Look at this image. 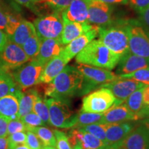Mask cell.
Wrapping results in <instances>:
<instances>
[{
	"mask_svg": "<svg viewBox=\"0 0 149 149\" xmlns=\"http://www.w3.org/2000/svg\"><path fill=\"white\" fill-rule=\"evenodd\" d=\"M45 84V96L68 102L74 96L83 95L84 79L76 67L67 66L52 82Z\"/></svg>",
	"mask_w": 149,
	"mask_h": 149,
	"instance_id": "6da1fadb",
	"label": "cell"
},
{
	"mask_svg": "<svg viewBox=\"0 0 149 149\" xmlns=\"http://www.w3.org/2000/svg\"><path fill=\"white\" fill-rule=\"evenodd\" d=\"M120 56L109 49L99 40H93L76 56V63L113 70L118 64Z\"/></svg>",
	"mask_w": 149,
	"mask_h": 149,
	"instance_id": "7a4b0ae2",
	"label": "cell"
},
{
	"mask_svg": "<svg viewBox=\"0 0 149 149\" xmlns=\"http://www.w3.org/2000/svg\"><path fill=\"white\" fill-rule=\"evenodd\" d=\"M126 31L128 51L135 55L149 59V29L138 19L119 21Z\"/></svg>",
	"mask_w": 149,
	"mask_h": 149,
	"instance_id": "3957f363",
	"label": "cell"
},
{
	"mask_svg": "<svg viewBox=\"0 0 149 149\" xmlns=\"http://www.w3.org/2000/svg\"><path fill=\"white\" fill-rule=\"evenodd\" d=\"M49 111L50 124L59 128H74L78 115L71 111L68 102L55 98L46 99Z\"/></svg>",
	"mask_w": 149,
	"mask_h": 149,
	"instance_id": "277c9868",
	"label": "cell"
},
{
	"mask_svg": "<svg viewBox=\"0 0 149 149\" xmlns=\"http://www.w3.org/2000/svg\"><path fill=\"white\" fill-rule=\"evenodd\" d=\"M98 37L109 49L120 57L128 51L127 34L119 22L116 26L111 24L106 27H98Z\"/></svg>",
	"mask_w": 149,
	"mask_h": 149,
	"instance_id": "5b68a950",
	"label": "cell"
},
{
	"mask_svg": "<svg viewBox=\"0 0 149 149\" xmlns=\"http://www.w3.org/2000/svg\"><path fill=\"white\" fill-rule=\"evenodd\" d=\"M84 79L83 95L88 94L97 87L112 82L119 78L118 75L110 70L89 65L78 64L76 66Z\"/></svg>",
	"mask_w": 149,
	"mask_h": 149,
	"instance_id": "8992f818",
	"label": "cell"
},
{
	"mask_svg": "<svg viewBox=\"0 0 149 149\" xmlns=\"http://www.w3.org/2000/svg\"><path fill=\"white\" fill-rule=\"evenodd\" d=\"M35 32L40 40L45 39H60L64 21L61 12H53L47 15L40 16L33 22Z\"/></svg>",
	"mask_w": 149,
	"mask_h": 149,
	"instance_id": "52a82bcc",
	"label": "cell"
},
{
	"mask_svg": "<svg viewBox=\"0 0 149 149\" xmlns=\"http://www.w3.org/2000/svg\"><path fill=\"white\" fill-rule=\"evenodd\" d=\"M44 67L36 59H33L14 70L11 75L17 88L25 91L40 84V77Z\"/></svg>",
	"mask_w": 149,
	"mask_h": 149,
	"instance_id": "ba28073f",
	"label": "cell"
},
{
	"mask_svg": "<svg viewBox=\"0 0 149 149\" xmlns=\"http://www.w3.org/2000/svg\"><path fill=\"white\" fill-rule=\"evenodd\" d=\"M115 102L116 99L109 89L100 88L83 98L80 112L103 113Z\"/></svg>",
	"mask_w": 149,
	"mask_h": 149,
	"instance_id": "9c48e42d",
	"label": "cell"
},
{
	"mask_svg": "<svg viewBox=\"0 0 149 149\" xmlns=\"http://www.w3.org/2000/svg\"><path fill=\"white\" fill-rule=\"evenodd\" d=\"M29 60L22 46L8 39L4 47L0 51V64L8 72L29 62Z\"/></svg>",
	"mask_w": 149,
	"mask_h": 149,
	"instance_id": "30bf717a",
	"label": "cell"
},
{
	"mask_svg": "<svg viewBox=\"0 0 149 149\" xmlns=\"http://www.w3.org/2000/svg\"><path fill=\"white\" fill-rule=\"evenodd\" d=\"M113 6L97 0H90L87 22L97 27H106L113 23Z\"/></svg>",
	"mask_w": 149,
	"mask_h": 149,
	"instance_id": "8fae6325",
	"label": "cell"
},
{
	"mask_svg": "<svg viewBox=\"0 0 149 149\" xmlns=\"http://www.w3.org/2000/svg\"><path fill=\"white\" fill-rule=\"evenodd\" d=\"M144 84L133 79H118L112 82L102 85L100 88L109 89L116 99V104H120L124 102L132 93L137 89L145 86Z\"/></svg>",
	"mask_w": 149,
	"mask_h": 149,
	"instance_id": "7c38bea8",
	"label": "cell"
},
{
	"mask_svg": "<svg viewBox=\"0 0 149 149\" xmlns=\"http://www.w3.org/2000/svg\"><path fill=\"white\" fill-rule=\"evenodd\" d=\"M102 124L106 132L108 146L113 149L118 148L134 128L133 124L126 122Z\"/></svg>",
	"mask_w": 149,
	"mask_h": 149,
	"instance_id": "4fadbf2b",
	"label": "cell"
},
{
	"mask_svg": "<svg viewBox=\"0 0 149 149\" xmlns=\"http://www.w3.org/2000/svg\"><path fill=\"white\" fill-rule=\"evenodd\" d=\"M117 149H149V130L143 124L133 128Z\"/></svg>",
	"mask_w": 149,
	"mask_h": 149,
	"instance_id": "5bb4252c",
	"label": "cell"
},
{
	"mask_svg": "<svg viewBox=\"0 0 149 149\" xmlns=\"http://www.w3.org/2000/svg\"><path fill=\"white\" fill-rule=\"evenodd\" d=\"M117 66V75L129 74L137 70L149 68V59L135 55L128 51L121 56Z\"/></svg>",
	"mask_w": 149,
	"mask_h": 149,
	"instance_id": "9a60e30c",
	"label": "cell"
},
{
	"mask_svg": "<svg viewBox=\"0 0 149 149\" xmlns=\"http://www.w3.org/2000/svg\"><path fill=\"white\" fill-rule=\"evenodd\" d=\"M98 36V27L95 26L92 29L84 33L79 37L71 41L69 44L65 46L61 52L64 58L69 62L73 57H76L80 52Z\"/></svg>",
	"mask_w": 149,
	"mask_h": 149,
	"instance_id": "2e32d148",
	"label": "cell"
},
{
	"mask_svg": "<svg viewBox=\"0 0 149 149\" xmlns=\"http://www.w3.org/2000/svg\"><path fill=\"white\" fill-rule=\"evenodd\" d=\"M72 148L79 144L82 149H109L110 148L103 143V141L97 138L92 134L74 128L70 132L68 135Z\"/></svg>",
	"mask_w": 149,
	"mask_h": 149,
	"instance_id": "e0dca14e",
	"label": "cell"
},
{
	"mask_svg": "<svg viewBox=\"0 0 149 149\" xmlns=\"http://www.w3.org/2000/svg\"><path fill=\"white\" fill-rule=\"evenodd\" d=\"M89 1L90 0H73L66 9L61 12L63 20L79 23L87 22Z\"/></svg>",
	"mask_w": 149,
	"mask_h": 149,
	"instance_id": "ac0fdd59",
	"label": "cell"
},
{
	"mask_svg": "<svg viewBox=\"0 0 149 149\" xmlns=\"http://www.w3.org/2000/svg\"><path fill=\"white\" fill-rule=\"evenodd\" d=\"M40 41V51L35 59L44 66L54 57L60 55L65 47L60 39H45Z\"/></svg>",
	"mask_w": 149,
	"mask_h": 149,
	"instance_id": "d6986e66",
	"label": "cell"
},
{
	"mask_svg": "<svg viewBox=\"0 0 149 149\" xmlns=\"http://www.w3.org/2000/svg\"><path fill=\"white\" fill-rule=\"evenodd\" d=\"M136 121L137 117L132 113L124 102L112 107L104 113L102 124H113V123L126 122L128 121Z\"/></svg>",
	"mask_w": 149,
	"mask_h": 149,
	"instance_id": "ffe728a7",
	"label": "cell"
},
{
	"mask_svg": "<svg viewBox=\"0 0 149 149\" xmlns=\"http://www.w3.org/2000/svg\"><path fill=\"white\" fill-rule=\"evenodd\" d=\"M14 95L18 99L19 112L17 118L20 119L33 112L35 102L40 94L38 91L34 88H29L25 91L17 89Z\"/></svg>",
	"mask_w": 149,
	"mask_h": 149,
	"instance_id": "44dd1931",
	"label": "cell"
},
{
	"mask_svg": "<svg viewBox=\"0 0 149 149\" xmlns=\"http://www.w3.org/2000/svg\"><path fill=\"white\" fill-rule=\"evenodd\" d=\"M63 21H64V29L61 33V41L64 46H66L71 41L87 31H90L95 26L87 22L79 23V22H70L66 20H63Z\"/></svg>",
	"mask_w": 149,
	"mask_h": 149,
	"instance_id": "7402d4cb",
	"label": "cell"
},
{
	"mask_svg": "<svg viewBox=\"0 0 149 149\" xmlns=\"http://www.w3.org/2000/svg\"><path fill=\"white\" fill-rule=\"evenodd\" d=\"M68 61L64 58L62 54L54 57L44 67L40 77V83L49 84L62 71Z\"/></svg>",
	"mask_w": 149,
	"mask_h": 149,
	"instance_id": "603a6c76",
	"label": "cell"
},
{
	"mask_svg": "<svg viewBox=\"0 0 149 149\" xmlns=\"http://www.w3.org/2000/svg\"><path fill=\"white\" fill-rule=\"evenodd\" d=\"M19 112V101L14 95L0 98V116L8 119L9 121L17 118Z\"/></svg>",
	"mask_w": 149,
	"mask_h": 149,
	"instance_id": "cb8c5ba5",
	"label": "cell"
},
{
	"mask_svg": "<svg viewBox=\"0 0 149 149\" xmlns=\"http://www.w3.org/2000/svg\"><path fill=\"white\" fill-rule=\"evenodd\" d=\"M34 33H35V29L33 24L22 19L15 32L8 36V39L22 46Z\"/></svg>",
	"mask_w": 149,
	"mask_h": 149,
	"instance_id": "d4e9b609",
	"label": "cell"
},
{
	"mask_svg": "<svg viewBox=\"0 0 149 149\" xmlns=\"http://www.w3.org/2000/svg\"><path fill=\"white\" fill-rule=\"evenodd\" d=\"M145 86L135 91L124 102L126 107L128 108L130 112L133 113L136 117H137V120H138V115L139 113H140L143 107H144V104H143V91H144Z\"/></svg>",
	"mask_w": 149,
	"mask_h": 149,
	"instance_id": "484cf974",
	"label": "cell"
},
{
	"mask_svg": "<svg viewBox=\"0 0 149 149\" xmlns=\"http://www.w3.org/2000/svg\"><path fill=\"white\" fill-rule=\"evenodd\" d=\"M40 44L41 41L35 32L22 46L24 51L29 57L30 60L36 59L40 51Z\"/></svg>",
	"mask_w": 149,
	"mask_h": 149,
	"instance_id": "4316f807",
	"label": "cell"
},
{
	"mask_svg": "<svg viewBox=\"0 0 149 149\" xmlns=\"http://www.w3.org/2000/svg\"><path fill=\"white\" fill-rule=\"evenodd\" d=\"M29 130L34 133L38 137L44 146H51L56 147L55 137L53 132L48 128L44 126H37L30 128Z\"/></svg>",
	"mask_w": 149,
	"mask_h": 149,
	"instance_id": "83f0119b",
	"label": "cell"
},
{
	"mask_svg": "<svg viewBox=\"0 0 149 149\" xmlns=\"http://www.w3.org/2000/svg\"><path fill=\"white\" fill-rule=\"evenodd\" d=\"M13 78L10 73H6L0 76V98L8 95H14L19 89Z\"/></svg>",
	"mask_w": 149,
	"mask_h": 149,
	"instance_id": "f1b7e54d",
	"label": "cell"
},
{
	"mask_svg": "<svg viewBox=\"0 0 149 149\" xmlns=\"http://www.w3.org/2000/svg\"><path fill=\"white\" fill-rule=\"evenodd\" d=\"M103 113H81L78 115L77 122L74 128H78L93 124H102L103 120Z\"/></svg>",
	"mask_w": 149,
	"mask_h": 149,
	"instance_id": "f546056e",
	"label": "cell"
},
{
	"mask_svg": "<svg viewBox=\"0 0 149 149\" xmlns=\"http://www.w3.org/2000/svg\"><path fill=\"white\" fill-rule=\"evenodd\" d=\"M72 1L73 0H37L34 7L38 4L42 5L44 7L53 10V12L61 13L70 4Z\"/></svg>",
	"mask_w": 149,
	"mask_h": 149,
	"instance_id": "4dcf8cb0",
	"label": "cell"
},
{
	"mask_svg": "<svg viewBox=\"0 0 149 149\" xmlns=\"http://www.w3.org/2000/svg\"><path fill=\"white\" fill-rule=\"evenodd\" d=\"M33 112L40 117L41 120L45 124H50L49 111L46 99H43L40 95L38 96L33 107Z\"/></svg>",
	"mask_w": 149,
	"mask_h": 149,
	"instance_id": "1f68e13d",
	"label": "cell"
},
{
	"mask_svg": "<svg viewBox=\"0 0 149 149\" xmlns=\"http://www.w3.org/2000/svg\"><path fill=\"white\" fill-rule=\"evenodd\" d=\"M118 77L120 79L135 80V81L148 86L149 85V68L137 70L129 74H121V75H118Z\"/></svg>",
	"mask_w": 149,
	"mask_h": 149,
	"instance_id": "d6a6232c",
	"label": "cell"
},
{
	"mask_svg": "<svg viewBox=\"0 0 149 149\" xmlns=\"http://www.w3.org/2000/svg\"><path fill=\"white\" fill-rule=\"evenodd\" d=\"M78 128L92 134L93 135H94L97 138L103 141L104 144L108 146L107 137H106V132L102 124H93Z\"/></svg>",
	"mask_w": 149,
	"mask_h": 149,
	"instance_id": "836d02e7",
	"label": "cell"
},
{
	"mask_svg": "<svg viewBox=\"0 0 149 149\" xmlns=\"http://www.w3.org/2000/svg\"><path fill=\"white\" fill-rule=\"evenodd\" d=\"M22 20V17L19 14L9 11L7 12V25L4 32L8 36H10L15 32Z\"/></svg>",
	"mask_w": 149,
	"mask_h": 149,
	"instance_id": "e575fe53",
	"label": "cell"
},
{
	"mask_svg": "<svg viewBox=\"0 0 149 149\" xmlns=\"http://www.w3.org/2000/svg\"><path fill=\"white\" fill-rule=\"evenodd\" d=\"M20 120L25 124L26 130H29L30 128L43 126L45 124L35 112H31L29 114L26 115L25 116L21 117Z\"/></svg>",
	"mask_w": 149,
	"mask_h": 149,
	"instance_id": "d590c367",
	"label": "cell"
},
{
	"mask_svg": "<svg viewBox=\"0 0 149 149\" xmlns=\"http://www.w3.org/2000/svg\"><path fill=\"white\" fill-rule=\"evenodd\" d=\"M56 139V146L57 149H72L70 144L68 135L59 130H53Z\"/></svg>",
	"mask_w": 149,
	"mask_h": 149,
	"instance_id": "8d00e7d4",
	"label": "cell"
},
{
	"mask_svg": "<svg viewBox=\"0 0 149 149\" xmlns=\"http://www.w3.org/2000/svg\"><path fill=\"white\" fill-rule=\"evenodd\" d=\"M26 133L24 132H18L11 134L8 137V149H13L18 145L26 144Z\"/></svg>",
	"mask_w": 149,
	"mask_h": 149,
	"instance_id": "74e56055",
	"label": "cell"
},
{
	"mask_svg": "<svg viewBox=\"0 0 149 149\" xmlns=\"http://www.w3.org/2000/svg\"><path fill=\"white\" fill-rule=\"evenodd\" d=\"M26 144L31 149H42L44 147V144L41 141L38 137L33 132L27 130L26 131Z\"/></svg>",
	"mask_w": 149,
	"mask_h": 149,
	"instance_id": "f35d334b",
	"label": "cell"
},
{
	"mask_svg": "<svg viewBox=\"0 0 149 149\" xmlns=\"http://www.w3.org/2000/svg\"><path fill=\"white\" fill-rule=\"evenodd\" d=\"M26 130L25 124L20 119H15L9 121L8 125V135H10L18 132H24Z\"/></svg>",
	"mask_w": 149,
	"mask_h": 149,
	"instance_id": "ab89813d",
	"label": "cell"
},
{
	"mask_svg": "<svg viewBox=\"0 0 149 149\" xmlns=\"http://www.w3.org/2000/svg\"><path fill=\"white\" fill-rule=\"evenodd\" d=\"M128 3L138 14L144 12L149 7V0H128Z\"/></svg>",
	"mask_w": 149,
	"mask_h": 149,
	"instance_id": "60d3db41",
	"label": "cell"
},
{
	"mask_svg": "<svg viewBox=\"0 0 149 149\" xmlns=\"http://www.w3.org/2000/svg\"><path fill=\"white\" fill-rule=\"evenodd\" d=\"M9 120L0 116V137L8 135V125Z\"/></svg>",
	"mask_w": 149,
	"mask_h": 149,
	"instance_id": "b9f144b4",
	"label": "cell"
},
{
	"mask_svg": "<svg viewBox=\"0 0 149 149\" xmlns=\"http://www.w3.org/2000/svg\"><path fill=\"white\" fill-rule=\"evenodd\" d=\"M138 20L149 29V7L144 12L139 14Z\"/></svg>",
	"mask_w": 149,
	"mask_h": 149,
	"instance_id": "7bdbcfd3",
	"label": "cell"
},
{
	"mask_svg": "<svg viewBox=\"0 0 149 149\" xmlns=\"http://www.w3.org/2000/svg\"><path fill=\"white\" fill-rule=\"evenodd\" d=\"M7 12L0 7V30L4 31L7 25Z\"/></svg>",
	"mask_w": 149,
	"mask_h": 149,
	"instance_id": "ee69618b",
	"label": "cell"
},
{
	"mask_svg": "<svg viewBox=\"0 0 149 149\" xmlns=\"http://www.w3.org/2000/svg\"><path fill=\"white\" fill-rule=\"evenodd\" d=\"M7 42H8V35L2 30H0V51L3 49Z\"/></svg>",
	"mask_w": 149,
	"mask_h": 149,
	"instance_id": "f6af8a7d",
	"label": "cell"
},
{
	"mask_svg": "<svg viewBox=\"0 0 149 149\" xmlns=\"http://www.w3.org/2000/svg\"><path fill=\"white\" fill-rule=\"evenodd\" d=\"M15 1L19 4L26 6L28 8L32 9L34 7V5L37 0H15Z\"/></svg>",
	"mask_w": 149,
	"mask_h": 149,
	"instance_id": "bcb514c9",
	"label": "cell"
},
{
	"mask_svg": "<svg viewBox=\"0 0 149 149\" xmlns=\"http://www.w3.org/2000/svg\"><path fill=\"white\" fill-rule=\"evenodd\" d=\"M143 104L144 107L149 105V85L146 86L143 91Z\"/></svg>",
	"mask_w": 149,
	"mask_h": 149,
	"instance_id": "7dc6e473",
	"label": "cell"
},
{
	"mask_svg": "<svg viewBox=\"0 0 149 149\" xmlns=\"http://www.w3.org/2000/svg\"><path fill=\"white\" fill-rule=\"evenodd\" d=\"M146 118H149V105L143 107L138 115V120H144Z\"/></svg>",
	"mask_w": 149,
	"mask_h": 149,
	"instance_id": "c3c4849f",
	"label": "cell"
},
{
	"mask_svg": "<svg viewBox=\"0 0 149 149\" xmlns=\"http://www.w3.org/2000/svg\"><path fill=\"white\" fill-rule=\"evenodd\" d=\"M97 1L108 3L109 5L126 4V3H128V0H97Z\"/></svg>",
	"mask_w": 149,
	"mask_h": 149,
	"instance_id": "681fc988",
	"label": "cell"
},
{
	"mask_svg": "<svg viewBox=\"0 0 149 149\" xmlns=\"http://www.w3.org/2000/svg\"><path fill=\"white\" fill-rule=\"evenodd\" d=\"M0 149H8V137H0Z\"/></svg>",
	"mask_w": 149,
	"mask_h": 149,
	"instance_id": "f907efd6",
	"label": "cell"
},
{
	"mask_svg": "<svg viewBox=\"0 0 149 149\" xmlns=\"http://www.w3.org/2000/svg\"><path fill=\"white\" fill-rule=\"evenodd\" d=\"M141 124H143L144 126H146V127L149 130V118L144 119V120H142V121H141Z\"/></svg>",
	"mask_w": 149,
	"mask_h": 149,
	"instance_id": "816d5d0a",
	"label": "cell"
},
{
	"mask_svg": "<svg viewBox=\"0 0 149 149\" xmlns=\"http://www.w3.org/2000/svg\"><path fill=\"white\" fill-rule=\"evenodd\" d=\"M13 149H31V148H30L26 144H21V145H18V146H15Z\"/></svg>",
	"mask_w": 149,
	"mask_h": 149,
	"instance_id": "f5cc1de1",
	"label": "cell"
},
{
	"mask_svg": "<svg viewBox=\"0 0 149 149\" xmlns=\"http://www.w3.org/2000/svg\"><path fill=\"white\" fill-rule=\"evenodd\" d=\"M6 73H9V72H7L6 70L4 69V68H3V67L1 66V64H0V76L3 75V74H4Z\"/></svg>",
	"mask_w": 149,
	"mask_h": 149,
	"instance_id": "db71d44e",
	"label": "cell"
},
{
	"mask_svg": "<svg viewBox=\"0 0 149 149\" xmlns=\"http://www.w3.org/2000/svg\"><path fill=\"white\" fill-rule=\"evenodd\" d=\"M42 149H57L54 146H44Z\"/></svg>",
	"mask_w": 149,
	"mask_h": 149,
	"instance_id": "11a10c76",
	"label": "cell"
},
{
	"mask_svg": "<svg viewBox=\"0 0 149 149\" xmlns=\"http://www.w3.org/2000/svg\"><path fill=\"white\" fill-rule=\"evenodd\" d=\"M73 149H82V148H81V146H80L79 144H77L73 147Z\"/></svg>",
	"mask_w": 149,
	"mask_h": 149,
	"instance_id": "9f6ffc18",
	"label": "cell"
},
{
	"mask_svg": "<svg viewBox=\"0 0 149 149\" xmlns=\"http://www.w3.org/2000/svg\"><path fill=\"white\" fill-rule=\"evenodd\" d=\"M109 149H113V148H109Z\"/></svg>",
	"mask_w": 149,
	"mask_h": 149,
	"instance_id": "6f0895ef",
	"label": "cell"
}]
</instances>
